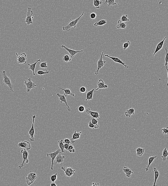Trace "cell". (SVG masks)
Here are the masks:
<instances>
[{
    "instance_id": "cell-1",
    "label": "cell",
    "mask_w": 168,
    "mask_h": 186,
    "mask_svg": "<svg viewBox=\"0 0 168 186\" xmlns=\"http://www.w3.org/2000/svg\"><path fill=\"white\" fill-rule=\"evenodd\" d=\"M84 12H82L81 15L78 18H77V19L73 20L72 21H71L68 25L63 27L62 28V30H65V31H67V32H69V31H70V29L71 28H72V27H74L75 29L76 27V25H77V23L78 22L81 18L84 15Z\"/></svg>"
},
{
    "instance_id": "cell-2",
    "label": "cell",
    "mask_w": 168,
    "mask_h": 186,
    "mask_svg": "<svg viewBox=\"0 0 168 186\" xmlns=\"http://www.w3.org/2000/svg\"><path fill=\"white\" fill-rule=\"evenodd\" d=\"M2 76H3V83L5 85H7L9 87L10 92L14 93L13 89L12 87V83H11L10 78L6 75V72L5 71H3V72H2Z\"/></svg>"
},
{
    "instance_id": "cell-3",
    "label": "cell",
    "mask_w": 168,
    "mask_h": 186,
    "mask_svg": "<svg viewBox=\"0 0 168 186\" xmlns=\"http://www.w3.org/2000/svg\"><path fill=\"white\" fill-rule=\"evenodd\" d=\"M26 7L28 9V10H27V17L25 19L24 22L26 23L27 25L30 26V24H33V22L32 20V19L33 18V17L32 16L33 15V12L32 11L31 8L30 7H29L27 6H26Z\"/></svg>"
},
{
    "instance_id": "cell-4",
    "label": "cell",
    "mask_w": 168,
    "mask_h": 186,
    "mask_svg": "<svg viewBox=\"0 0 168 186\" xmlns=\"http://www.w3.org/2000/svg\"><path fill=\"white\" fill-rule=\"evenodd\" d=\"M37 178V176L35 172H30L26 177L27 185L30 186L32 184Z\"/></svg>"
},
{
    "instance_id": "cell-5",
    "label": "cell",
    "mask_w": 168,
    "mask_h": 186,
    "mask_svg": "<svg viewBox=\"0 0 168 186\" xmlns=\"http://www.w3.org/2000/svg\"><path fill=\"white\" fill-rule=\"evenodd\" d=\"M20 152L22 154L23 160L22 163L18 166V167L19 169H21L24 166V163L26 162V163L28 164L29 163V160L28 158L29 152L27 151V150L24 149H23L21 150Z\"/></svg>"
},
{
    "instance_id": "cell-6",
    "label": "cell",
    "mask_w": 168,
    "mask_h": 186,
    "mask_svg": "<svg viewBox=\"0 0 168 186\" xmlns=\"http://www.w3.org/2000/svg\"><path fill=\"white\" fill-rule=\"evenodd\" d=\"M60 153H61V150L60 149H58L57 150L54 151L52 153H47L46 154L47 156L48 157H50L51 158V169L52 170H53V165H54V161L55 160V159L57 155Z\"/></svg>"
},
{
    "instance_id": "cell-7",
    "label": "cell",
    "mask_w": 168,
    "mask_h": 186,
    "mask_svg": "<svg viewBox=\"0 0 168 186\" xmlns=\"http://www.w3.org/2000/svg\"><path fill=\"white\" fill-rule=\"evenodd\" d=\"M104 53V51H103L101 53L98 61L97 69L95 71V75H97L98 74L99 70L104 67L105 64L106 63V61L103 60V55Z\"/></svg>"
},
{
    "instance_id": "cell-8",
    "label": "cell",
    "mask_w": 168,
    "mask_h": 186,
    "mask_svg": "<svg viewBox=\"0 0 168 186\" xmlns=\"http://www.w3.org/2000/svg\"><path fill=\"white\" fill-rule=\"evenodd\" d=\"M36 117V115H34V116H32V126H31V128L29 131V134L30 136L29 139L30 140V141H34L35 140V138L34 137V135L35 134L34 124H35V121Z\"/></svg>"
},
{
    "instance_id": "cell-9",
    "label": "cell",
    "mask_w": 168,
    "mask_h": 186,
    "mask_svg": "<svg viewBox=\"0 0 168 186\" xmlns=\"http://www.w3.org/2000/svg\"><path fill=\"white\" fill-rule=\"evenodd\" d=\"M61 169L65 172V175L68 177H70L72 175H75L76 170H74L73 167H64L61 165Z\"/></svg>"
},
{
    "instance_id": "cell-10",
    "label": "cell",
    "mask_w": 168,
    "mask_h": 186,
    "mask_svg": "<svg viewBox=\"0 0 168 186\" xmlns=\"http://www.w3.org/2000/svg\"><path fill=\"white\" fill-rule=\"evenodd\" d=\"M24 84L26 86L27 92H30V90L35 88L37 85L34 82L32 81L31 78H29L27 80H25Z\"/></svg>"
},
{
    "instance_id": "cell-11",
    "label": "cell",
    "mask_w": 168,
    "mask_h": 186,
    "mask_svg": "<svg viewBox=\"0 0 168 186\" xmlns=\"http://www.w3.org/2000/svg\"><path fill=\"white\" fill-rule=\"evenodd\" d=\"M17 56V63L19 64H25L26 63L27 59V56L25 53H21L20 56L18 55L17 53H16Z\"/></svg>"
},
{
    "instance_id": "cell-12",
    "label": "cell",
    "mask_w": 168,
    "mask_h": 186,
    "mask_svg": "<svg viewBox=\"0 0 168 186\" xmlns=\"http://www.w3.org/2000/svg\"><path fill=\"white\" fill-rule=\"evenodd\" d=\"M61 48H63L64 49H65L66 51L69 53L70 54V56L71 58H72L74 57L79 52H84V51L83 50H80V51H75V50H73V49H70L69 48H68L66 47V46H65L62 45L61 46Z\"/></svg>"
},
{
    "instance_id": "cell-13",
    "label": "cell",
    "mask_w": 168,
    "mask_h": 186,
    "mask_svg": "<svg viewBox=\"0 0 168 186\" xmlns=\"http://www.w3.org/2000/svg\"><path fill=\"white\" fill-rule=\"evenodd\" d=\"M56 96L59 97V99L60 100V103L64 102L67 106L68 110L69 112L71 111V109H70V107L68 105V102H67V100H66V98L64 96V94H61L59 93H58L56 94Z\"/></svg>"
},
{
    "instance_id": "cell-14",
    "label": "cell",
    "mask_w": 168,
    "mask_h": 186,
    "mask_svg": "<svg viewBox=\"0 0 168 186\" xmlns=\"http://www.w3.org/2000/svg\"><path fill=\"white\" fill-rule=\"evenodd\" d=\"M18 148H21L24 149L26 150H29L31 149L30 143L27 141L24 142H20L17 145Z\"/></svg>"
},
{
    "instance_id": "cell-15",
    "label": "cell",
    "mask_w": 168,
    "mask_h": 186,
    "mask_svg": "<svg viewBox=\"0 0 168 186\" xmlns=\"http://www.w3.org/2000/svg\"><path fill=\"white\" fill-rule=\"evenodd\" d=\"M105 56L111 59L112 61H113L114 62H116V63L121 64L122 65H123L124 67H125L126 68H129V66L126 65L124 62H123L121 59H120L116 57H111V56H109L108 55H107V54L105 55Z\"/></svg>"
},
{
    "instance_id": "cell-16",
    "label": "cell",
    "mask_w": 168,
    "mask_h": 186,
    "mask_svg": "<svg viewBox=\"0 0 168 186\" xmlns=\"http://www.w3.org/2000/svg\"><path fill=\"white\" fill-rule=\"evenodd\" d=\"M86 112L88 115L90 116L93 118L95 119H100V115L98 111L95 112L92 111L90 108H87L86 109Z\"/></svg>"
},
{
    "instance_id": "cell-17",
    "label": "cell",
    "mask_w": 168,
    "mask_h": 186,
    "mask_svg": "<svg viewBox=\"0 0 168 186\" xmlns=\"http://www.w3.org/2000/svg\"><path fill=\"white\" fill-rule=\"evenodd\" d=\"M166 38H167V37H165L162 41L158 43V45L157 46L155 50V52H154V53H153V56H155V55H156V53H157L160 50L162 49L163 46V45H164V42L165 41Z\"/></svg>"
},
{
    "instance_id": "cell-18",
    "label": "cell",
    "mask_w": 168,
    "mask_h": 186,
    "mask_svg": "<svg viewBox=\"0 0 168 186\" xmlns=\"http://www.w3.org/2000/svg\"><path fill=\"white\" fill-rule=\"evenodd\" d=\"M98 88L95 90V91H97L99 89H103V88H107L108 87V86L105 84L104 82L102 79H100L98 81L97 84Z\"/></svg>"
},
{
    "instance_id": "cell-19",
    "label": "cell",
    "mask_w": 168,
    "mask_h": 186,
    "mask_svg": "<svg viewBox=\"0 0 168 186\" xmlns=\"http://www.w3.org/2000/svg\"><path fill=\"white\" fill-rule=\"evenodd\" d=\"M81 133V132H77L76 131H75L74 132V134H72V138L70 140L71 142L72 143H74V142H75V140L80 139V136Z\"/></svg>"
},
{
    "instance_id": "cell-20",
    "label": "cell",
    "mask_w": 168,
    "mask_h": 186,
    "mask_svg": "<svg viewBox=\"0 0 168 186\" xmlns=\"http://www.w3.org/2000/svg\"><path fill=\"white\" fill-rule=\"evenodd\" d=\"M65 158V156H62L61 155V153H59L56 158V161L55 163H54V165L55 164H61V165L62 163L64 162Z\"/></svg>"
},
{
    "instance_id": "cell-21",
    "label": "cell",
    "mask_w": 168,
    "mask_h": 186,
    "mask_svg": "<svg viewBox=\"0 0 168 186\" xmlns=\"http://www.w3.org/2000/svg\"><path fill=\"white\" fill-rule=\"evenodd\" d=\"M58 88L64 91V92H65L64 95L65 97H67L68 96V95H70V96H71L73 97H74L75 96V94L72 93L71 90H70V89H69V88L64 89H63V88H61L59 87H58Z\"/></svg>"
},
{
    "instance_id": "cell-22",
    "label": "cell",
    "mask_w": 168,
    "mask_h": 186,
    "mask_svg": "<svg viewBox=\"0 0 168 186\" xmlns=\"http://www.w3.org/2000/svg\"><path fill=\"white\" fill-rule=\"evenodd\" d=\"M153 172L154 173V176H155V180H154V183H153V185L152 186H158V185H157L156 184L158 178L159 176V171L157 170L156 167H154L153 169Z\"/></svg>"
},
{
    "instance_id": "cell-23",
    "label": "cell",
    "mask_w": 168,
    "mask_h": 186,
    "mask_svg": "<svg viewBox=\"0 0 168 186\" xmlns=\"http://www.w3.org/2000/svg\"><path fill=\"white\" fill-rule=\"evenodd\" d=\"M123 170L128 177H130L132 174L134 173L133 172L127 167H124L123 168Z\"/></svg>"
},
{
    "instance_id": "cell-24",
    "label": "cell",
    "mask_w": 168,
    "mask_h": 186,
    "mask_svg": "<svg viewBox=\"0 0 168 186\" xmlns=\"http://www.w3.org/2000/svg\"><path fill=\"white\" fill-rule=\"evenodd\" d=\"M40 60H41L40 59H39L38 60H37L33 64H28V65L29 66V70H31L32 71L33 74V76H35V71L36 64L38 62L40 61Z\"/></svg>"
},
{
    "instance_id": "cell-25",
    "label": "cell",
    "mask_w": 168,
    "mask_h": 186,
    "mask_svg": "<svg viewBox=\"0 0 168 186\" xmlns=\"http://www.w3.org/2000/svg\"><path fill=\"white\" fill-rule=\"evenodd\" d=\"M127 27V24L125 22H122L120 20H119L117 22V24L116 25V28L118 29H125Z\"/></svg>"
},
{
    "instance_id": "cell-26",
    "label": "cell",
    "mask_w": 168,
    "mask_h": 186,
    "mask_svg": "<svg viewBox=\"0 0 168 186\" xmlns=\"http://www.w3.org/2000/svg\"><path fill=\"white\" fill-rule=\"evenodd\" d=\"M135 113V110L133 107H132L131 109L127 110L125 112V115L127 117H130L132 115H134Z\"/></svg>"
},
{
    "instance_id": "cell-27",
    "label": "cell",
    "mask_w": 168,
    "mask_h": 186,
    "mask_svg": "<svg viewBox=\"0 0 168 186\" xmlns=\"http://www.w3.org/2000/svg\"><path fill=\"white\" fill-rule=\"evenodd\" d=\"M94 89H93L90 91L87 92L86 94V101H90L93 99Z\"/></svg>"
},
{
    "instance_id": "cell-28",
    "label": "cell",
    "mask_w": 168,
    "mask_h": 186,
    "mask_svg": "<svg viewBox=\"0 0 168 186\" xmlns=\"http://www.w3.org/2000/svg\"><path fill=\"white\" fill-rule=\"evenodd\" d=\"M157 157V156H151L149 157L148 159V165L145 168V170L146 171H147L149 170V167H150L151 164L152 163L153 161Z\"/></svg>"
},
{
    "instance_id": "cell-29",
    "label": "cell",
    "mask_w": 168,
    "mask_h": 186,
    "mask_svg": "<svg viewBox=\"0 0 168 186\" xmlns=\"http://www.w3.org/2000/svg\"><path fill=\"white\" fill-rule=\"evenodd\" d=\"M103 1L101 0H94L93 1V6L96 9H99L100 6L102 5Z\"/></svg>"
},
{
    "instance_id": "cell-30",
    "label": "cell",
    "mask_w": 168,
    "mask_h": 186,
    "mask_svg": "<svg viewBox=\"0 0 168 186\" xmlns=\"http://www.w3.org/2000/svg\"><path fill=\"white\" fill-rule=\"evenodd\" d=\"M136 155L137 156L141 157L144 154L145 152V148H142L138 147L136 149Z\"/></svg>"
},
{
    "instance_id": "cell-31",
    "label": "cell",
    "mask_w": 168,
    "mask_h": 186,
    "mask_svg": "<svg viewBox=\"0 0 168 186\" xmlns=\"http://www.w3.org/2000/svg\"><path fill=\"white\" fill-rule=\"evenodd\" d=\"M168 156V152L167 149L166 148L164 149H163L162 152V160L163 161H166V160L168 159L167 157Z\"/></svg>"
},
{
    "instance_id": "cell-32",
    "label": "cell",
    "mask_w": 168,
    "mask_h": 186,
    "mask_svg": "<svg viewBox=\"0 0 168 186\" xmlns=\"http://www.w3.org/2000/svg\"><path fill=\"white\" fill-rule=\"evenodd\" d=\"M58 145H59V149L61 150V152L62 153H63L65 152L64 151V140H60V141H58Z\"/></svg>"
},
{
    "instance_id": "cell-33",
    "label": "cell",
    "mask_w": 168,
    "mask_h": 186,
    "mask_svg": "<svg viewBox=\"0 0 168 186\" xmlns=\"http://www.w3.org/2000/svg\"><path fill=\"white\" fill-rule=\"evenodd\" d=\"M107 23V21L105 20H101L98 22H96L94 24V26L98 27L99 26H103Z\"/></svg>"
},
{
    "instance_id": "cell-34",
    "label": "cell",
    "mask_w": 168,
    "mask_h": 186,
    "mask_svg": "<svg viewBox=\"0 0 168 186\" xmlns=\"http://www.w3.org/2000/svg\"><path fill=\"white\" fill-rule=\"evenodd\" d=\"M165 51L166 53V55L165 57V62L164 67H165L166 68V70H167V74H168V54L167 47H166V46H165Z\"/></svg>"
},
{
    "instance_id": "cell-35",
    "label": "cell",
    "mask_w": 168,
    "mask_h": 186,
    "mask_svg": "<svg viewBox=\"0 0 168 186\" xmlns=\"http://www.w3.org/2000/svg\"><path fill=\"white\" fill-rule=\"evenodd\" d=\"M105 4H108V7L110 6H115L117 4L115 0H106L104 3Z\"/></svg>"
},
{
    "instance_id": "cell-36",
    "label": "cell",
    "mask_w": 168,
    "mask_h": 186,
    "mask_svg": "<svg viewBox=\"0 0 168 186\" xmlns=\"http://www.w3.org/2000/svg\"><path fill=\"white\" fill-rule=\"evenodd\" d=\"M63 60L66 63H67L71 61V58L70 57V56L68 55H65L63 56Z\"/></svg>"
},
{
    "instance_id": "cell-37",
    "label": "cell",
    "mask_w": 168,
    "mask_h": 186,
    "mask_svg": "<svg viewBox=\"0 0 168 186\" xmlns=\"http://www.w3.org/2000/svg\"><path fill=\"white\" fill-rule=\"evenodd\" d=\"M128 16L127 15H124L122 16L120 18V20L123 22H128L129 21V19L128 18Z\"/></svg>"
},
{
    "instance_id": "cell-38",
    "label": "cell",
    "mask_w": 168,
    "mask_h": 186,
    "mask_svg": "<svg viewBox=\"0 0 168 186\" xmlns=\"http://www.w3.org/2000/svg\"><path fill=\"white\" fill-rule=\"evenodd\" d=\"M88 127L89 128H91V129H97L99 128V126L98 124L97 125H94L90 121L89 123Z\"/></svg>"
},
{
    "instance_id": "cell-39",
    "label": "cell",
    "mask_w": 168,
    "mask_h": 186,
    "mask_svg": "<svg viewBox=\"0 0 168 186\" xmlns=\"http://www.w3.org/2000/svg\"><path fill=\"white\" fill-rule=\"evenodd\" d=\"M58 178V174L56 173L54 175H52L50 177V179L52 183H54L56 180Z\"/></svg>"
},
{
    "instance_id": "cell-40",
    "label": "cell",
    "mask_w": 168,
    "mask_h": 186,
    "mask_svg": "<svg viewBox=\"0 0 168 186\" xmlns=\"http://www.w3.org/2000/svg\"><path fill=\"white\" fill-rule=\"evenodd\" d=\"M130 45V42L129 41H128L124 43L123 45V49L124 50H126L129 47Z\"/></svg>"
},
{
    "instance_id": "cell-41",
    "label": "cell",
    "mask_w": 168,
    "mask_h": 186,
    "mask_svg": "<svg viewBox=\"0 0 168 186\" xmlns=\"http://www.w3.org/2000/svg\"><path fill=\"white\" fill-rule=\"evenodd\" d=\"M49 72L48 71L47 72H44L43 71H42V70H39L37 72V74L39 75H42L43 74H48L49 73Z\"/></svg>"
},
{
    "instance_id": "cell-42",
    "label": "cell",
    "mask_w": 168,
    "mask_h": 186,
    "mask_svg": "<svg viewBox=\"0 0 168 186\" xmlns=\"http://www.w3.org/2000/svg\"><path fill=\"white\" fill-rule=\"evenodd\" d=\"M68 150L70 152H74V153L75 152V149L74 147L72 145H70L68 149Z\"/></svg>"
},
{
    "instance_id": "cell-43",
    "label": "cell",
    "mask_w": 168,
    "mask_h": 186,
    "mask_svg": "<svg viewBox=\"0 0 168 186\" xmlns=\"http://www.w3.org/2000/svg\"><path fill=\"white\" fill-rule=\"evenodd\" d=\"M40 67L42 68H45V70H47L46 68H48V66L46 62H44L41 63L40 64Z\"/></svg>"
},
{
    "instance_id": "cell-44",
    "label": "cell",
    "mask_w": 168,
    "mask_h": 186,
    "mask_svg": "<svg viewBox=\"0 0 168 186\" xmlns=\"http://www.w3.org/2000/svg\"><path fill=\"white\" fill-rule=\"evenodd\" d=\"M90 121L93 124L95 125H97L98 122V120H97V119L92 117L91 118Z\"/></svg>"
},
{
    "instance_id": "cell-45",
    "label": "cell",
    "mask_w": 168,
    "mask_h": 186,
    "mask_svg": "<svg viewBox=\"0 0 168 186\" xmlns=\"http://www.w3.org/2000/svg\"><path fill=\"white\" fill-rule=\"evenodd\" d=\"M85 110V107L83 105H81L78 107V110L80 112H83Z\"/></svg>"
},
{
    "instance_id": "cell-46",
    "label": "cell",
    "mask_w": 168,
    "mask_h": 186,
    "mask_svg": "<svg viewBox=\"0 0 168 186\" xmlns=\"http://www.w3.org/2000/svg\"><path fill=\"white\" fill-rule=\"evenodd\" d=\"M168 127L166 128H162L161 129V131L162 132V134L164 135H168Z\"/></svg>"
},
{
    "instance_id": "cell-47",
    "label": "cell",
    "mask_w": 168,
    "mask_h": 186,
    "mask_svg": "<svg viewBox=\"0 0 168 186\" xmlns=\"http://www.w3.org/2000/svg\"><path fill=\"white\" fill-rule=\"evenodd\" d=\"M97 14L95 13H92L90 14V17L92 19H94L97 17Z\"/></svg>"
},
{
    "instance_id": "cell-48",
    "label": "cell",
    "mask_w": 168,
    "mask_h": 186,
    "mask_svg": "<svg viewBox=\"0 0 168 186\" xmlns=\"http://www.w3.org/2000/svg\"><path fill=\"white\" fill-rule=\"evenodd\" d=\"M87 91V88L85 87H81L80 88V91L81 93H86Z\"/></svg>"
},
{
    "instance_id": "cell-49",
    "label": "cell",
    "mask_w": 168,
    "mask_h": 186,
    "mask_svg": "<svg viewBox=\"0 0 168 186\" xmlns=\"http://www.w3.org/2000/svg\"><path fill=\"white\" fill-rule=\"evenodd\" d=\"M64 142L65 144H67L69 145H70V143H71L70 140L67 138H65L64 139Z\"/></svg>"
},
{
    "instance_id": "cell-50",
    "label": "cell",
    "mask_w": 168,
    "mask_h": 186,
    "mask_svg": "<svg viewBox=\"0 0 168 186\" xmlns=\"http://www.w3.org/2000/svg\"><path fill=\"white\" fill-rule=\"evenodd\" d=\"M70 145L68 144H64V149H65L66 150H68V149Z\"/></svg>"
},
{
    "instance_id": "cell-51",
    "label": "cell",
    "mask_w": 168,
    "mask_h": 186,
    "mask_svg": "<svg viewBox=\"0 0 168 186\" xmlns=\"http://www.w3.org/2000/svg\"><path fill=\"white\" fill-rule=\"evenodd\" d=\"M91 186H100L99 183H95L94 182H93Z\"/></svg>"
},
{
    "instance_id": "cell-52",
    "label": "cell",
    "mask_w": 168,
    "mask_h": 186,
    "mask_svg": "<svg viewBox=\"0 0 168 186\" xmlns=\"http://www.w3.org/2000/svg\"><path fill=\"white\" fill-rule=\"evenodd\" d=\"M50 185H51V186H57L56 184L54 183H51Z\"/></svg>"
}]
</instances>
